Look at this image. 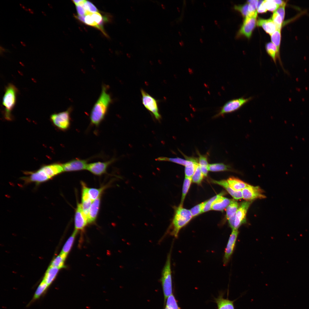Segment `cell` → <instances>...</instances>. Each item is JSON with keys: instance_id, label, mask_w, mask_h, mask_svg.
I'll use <instances>...</instances> for the list:
<instances>
[{"instance_id": "52", "label": "cell", "mask_w": 309, "mask_h": 309, "mask_svg": "<svg viewBox=\"0 0 309 309\" xmlns=\"http://www.w3.org/2000/svg\"><path fill=\"white\" fill-rule=\"evenodd\" d=\"M48 5L49 6L50 8H53L52 6V5L51 4L48 3Z\"/></svg>"}, {"instance_id": "44", "label": "cell", "mask_w": 309, "mask_h": 309, "mask_svg": "<svg viewBox=\"0 0 309 309\" xmlns=\"http://www.w3.org/2000/svg\"><path fill=\"white\" fill-rule=\"evenodd\" d=\"M164 309H180L179 306L177 303L176 302H173L170 303Z\"/></svg>"}, {"instance_id": "36", "label": "cell", "mask_w": 309, "mask_h": 309, "mask_svg": "<svg viewBox=\"0 0 309 309\" xmlns=\"http://www.w3.org/2000/svg\"><path fill=\"white\" fill-rule=\"evenodd\" d=\"M49 285L44 281H43L40 284L35 291L33 297L34 299L39 298L45 291Z\"/></svg>"}, {"instance_id": "20", "label": "cell", "mask_w": 309, "mask_h": 309, "mask_svg": "<svg viewBox=\"0 0 309 309\" xmlns=\"http://www.w3.org/2000/svg\"><path fill=\"white\" fill-rule=\"evenodd\" d=\"M257 25L261 27L268 33L271 35L277 29V27L272 19H260L257 22Z\"/></svg>"}, {"instance_id": "43", "label": "cell", "mask_w": 309, "mask_h": 309, "mask_svg": "<svg viewBox=\"0 0 309 309\" xmlns=\"http://www.w3.org/2000/svg\"><path fill=\"white\" fill-rule=\"evenodd\" d=\"M286 5H284L279 7L275 11L279 14L284 20L285 15V7Z\"/></svg>"}, {"instance_id": "3", "label": "cell", "mask_w": 309, "mask_h": 309, "mask_svg": "<svg viewBox=\"0 0 309 309\" xmlns=\"http://www.w3.org/2000/svg\"><path fill=\"white\" fill-rule=\"evenodd\" d=\"M193 217L190 210L179 205L175 212L171 227V234L175 237L178 236L180 230L187 224Z\"/></svg>"}, {"instance_id": "16", "label": "cell", "mask_w": 309, "mask_h": 309, "mask_svg": "<svg viewBox=\"0 0 309 309\" xmlns=\"http://www.w3.org/2000/svg\"><path fill=\"white\" fill-rule=\"evenodd\" d=\"M181 152L187 161L185 165V177L192 178L197 166L199 165L198 161L196 158L187 157Z\"/></svg>"}, {"instance_id": "5", "label": "cell", "mask_w": 309, "mask_h": 309, "mask_svg": "<svg viewBox=\"0 0 309 309\" xmlns=\"http://www.w3.org/2000/svg\"><path fill=\"white\" fill-rule=\"evenodd\" d=\"M171 251L168 254L167 260L162 272L160 281L164 294V302L167 298L172 294V284L171 269Z\"/></svg>"}, {"instance_id": "34", "label": "cell", "mask_w": 309, "mask_h": 309, "mask_svg": "<svg viewBox=\"0 0 309 309\" xmlns=\"http://www.w3.org/2000/svg\"><path fill=\"white\" fill-rule=\"evenodd\" d=\"M204 176L199 164L192 177V181L194 183L199 184L201 183Z\"/></svg>"}, {"instance_id": "27", "label": "cell", "mask_w": 309, "mask_h": 309, "mask_svg": "<svg viewBox=\"0 0 309 309\" xmlns=\"http://www.w3.org/2000/svg\"><path fill=\"white\" fill-rule=\"evenodd\" d=\"M78 231L75 230L71 236L69 237L64 244L61 253L67 255L72 246L75 237Z\"/></svg>"}, {"instance_id": "30", "label": "cell", "mask_w": 309, "mask_h": 309, "mask_svg": "<svg viewBox=\"0 0 309 309\" xmlns=\"http://www.w3.org/2000/svg\"><path fill=\"white\" fill-rule=\"evenodd\" d=\"M67 255L61 252L53 260L50 266L59 269L62 268L64 266V262Z\"/></svg>"}, {"instance_id": "45", "label": "cell", "mask_w": 309, "mask_h": 309, "mask_svg": "<svg viewBox=\"0 0 309 309\" xmlns=\"http://www.w3.org/2000/svg\"><path fill=\"white\" fill-rule=\"evenodd\" d=\"M76 5L77 12L78 15H86V11L82 6L78 5Z\"/></svg>"}, {"instance_id": "40", "label": "cell", "mask_w": 309, "mask_h": 309, "mask_svg": "<svg viewBox=\"0 0 309 309\" xmlns=\"http://www.w3.org/2000/svg\"><path fill=\"white\" fill-rule=\"evenodd\" d=\"M272 19L275 24L277 29H281L282 24L284 21L281 16L275 11L273 14Z\"/></svg>"}, {"instance_id": "14", "label": "cell", "mask_w": 309, "mask_h": 309, "mask_svg": "<svg viewBox=\"0 0 309 309\" xmlns=\"http://www.w3.org/2000/svg\"><path fill=\"white\" fill-rule=\"evenodd\" d=\"M114 159L105 162H98L88 164L86 170L96 175L105 173L108 167L115 161Z\"/></svg>"}, {"instance_id": "32", "label": "cell", "mask_w": 309, "mask_h": 309, "mask_svg": "<svg viewBox=\"0 0 309 309\" xmlns=\"http://www.w3.org/2000/svg\"><path fill=\"white\" fill-rule=\"evenodd\" d=\"M159 161H169L185 166L187 161L179 157L174 158H168L165 157H160L156 159Z\"/></svg>"}, {"instance_id": "1", "label": "cell", "mask_w": 309, "mask_h": 309, "mask_svg": "<svg viewBox=\"0 0 309 309\" xmlns=\"http://www.w3.org/2000/svg\"><path fill=\"white\" fill-rule=\"evenodd\" d=\"M108 86L102 85L101 92L91 111L90 119L91 124L98 126L104 119L112 102L110 95L108 92Z\"/></svg>"}, {"instance_id": "17", "label": "cell", "mask_w": 309, "mask_h": 309, "mask_svg": "<svg viewBox=\"0 0 309 309\" xmlns=\"http://www.w3.org/2000/svg\"><path fill=\"white\" fill-rule=\"evenodd\" d=\"M239 207L237 202L233 200L226 208V218L232 230L234 228L236 214Z\"/></svg>"}, {"instance_id": "31", "label": "cell", "mask_w": 309, "mask_h": 309, "mask_svg": "<svg viewBox=\"0 0 309 309\" xmlns=\"http://www.w3.org/2000/svg\"><path fill=\"white\" fill-rule=\"evenodd\" d=\"M192 181L191 177H185L183 185L181 203L180 205L183 206L186 196L189 189Z\"/></svg>"}, {"instance_id": "6", "label": "cell", "mask_w": 309, "mask_h": 309, "mask_svg": "<svg viewBox=\"0 0 309 309\" xmlns=\"http://www.w3.org/2000/svg\"><path fill=\"white\" fill-rule=\"evenodd\" d=\"M252 99L251 97L248 98L242 97L229 100L222 107L219 112L213 117L215 118L235 112L239 109Z\"/></svg>"}, {"instance_id": "49", "label": "cell", "mask_w": 309, "mask_h": 309, "mask_svg": "<svg viewBox=\"0 0 309 309\" xmlns=\"http://www.w3.org/2000/svg\"><path fill=\"white\" fill-rule=\"evenodd\" d=\"M75 17L79 21L83 23H84L85 15H77L75 16Z\"/></svg>"}, {"instance_id": "7", "label": "cell", "mask_w": 309, "mask_h": 309, "mask_svg": "<svg viewBox=\"0 0 309 309\" xmlns=\"http://www.w3.org/2000/svg\"><path fill=\"white\" fill-rule=\"evenodd\" d=\"M72 108L70 107L66 111L52 114L50 119L54 124L62 130H66L71 124V113Z\"/></svg>"}, {"instance_id": "47", "label": "cell", "mask_w": 309, "mask_h": 309, "mask_svg": "<svg viewBox=\"0 0 309 309\" xmlns=\"http://www.w3.org/2000/svg\"><path fill=\"white\" fill-rule=\"evenodd\" d=\"M258 0H252L247 1V3L249 4L252 7L254 10H256V8L257 6Z\"/></svg>"}, {"instance_id": "8", "label": "cell", "mask_w": 309, "mask_h": 309, "mask_svg": "<svg viewBox=\"0 0 309 309\" xmlns=\"http://www.w3.org/2000/svg\"><path fill=\"white\" fill-rule=\"evenodd\" d=\"M142 103L145 107L159 120L161 116L159 111L157 101L142 89L141 90Z\"/></svg>"}, {"instance_id": "4", "label": "cell", "mask_w": 309, "mask_h": 309, "mask_svg": "<svg viewBox=\"0 0 309 309\" xmlns=\"http://www.w3.org/2000/svg\"><path fill=\"white\" fill-rule=\"evenodd\" d=\"M18 92L17 88L12 84H9L5 88L2 104L5 108V118L8 120L12 119L11 112L16 104Z\"/></svg>"}, {"instance_id": "42", "label": "cell", "mask_w": 309, "mask_h": 309, "mask_svg": "<svg viewBox=\"0 0 309 309\" xmlns=\"http://www.w3.org/2000/svg\"><path fill=\"white\" fill-rule=\"evenodd\" d=\"M82 7L86 11L92 13L97 12L98 11L96 7L92 3L89 1H86Z\"/></svg>"}, {"instance_id": "12", "label": "cell", "mask_w": 309, "mask_h": 309, "mask_svg": "<svg viewBox=\"0 0 309 309\" xmlns=\"http://www.w3.org/2000/svg\"><path fill=\"white\" fill-rule=\"evenodd\" d=\"M238 234L237 229L232 230L225 251L223 259L224 266H226L228 264L233 254Z\"/></svg>"}, {"instance_id": "41", "label": "cell", "mask_w": 309, "mask_h": 309, "mask_svg": "<svg viewBox=\"0 0 309 309\" xmlns=\"http://www.w3.org/2000/svg\"><path fill=\"white\" fill-rule=\"evenodd\" d=\"M84 23L87 25L95 27L100 29L98 25L93 19L89 11H86Z\"/></svg>"}, {"instance_id": "46", "label": "cell", "mask_w": 309, "mask_h": 309, "mask_svg": "<svg viewBox=\"0 0 309 309\" xmlns=\"http://www.w3.org/2000/svg\"><path fill=\"white\" fill-rule=\"evenodd\" d=\"M263 2L256 9L257 13H265L267 11V10L265 7Z\"/></svg>"}, {"instance_id": "18", "label": "cell", "mask_w": 309, "mask_h": 309, "mask_svg": "<svg viewBox=\"0 0 309 309\" xmlns=\"http://www.w3.org/2000/svg\"><path fill=\"white\" fill-rule=\"evenodd\" d=\"M213 183L219 185L224 187L227 191L235 199H239L243 198L242 191H235L230 186L227 180L220 181L212 180Z\"/></svg>"}, {"instance_id": "23", "label": "cell", "mask_w": 309, "mask_h": 309, "mask_svg": "<svg viewBox=\"0 0 309 309\" xmlns=\"http://www.w3.org/2000/svg\"><path fill=\"white\" fill-rule=\"evenodd\" d=\"M217 309H234L233 301L223 298L219 296L215 299Z\"/></svg>"}, {"instance_id": "48", "label": "cell", "mask_w": 309, "mask_h": 309, "mask_svg": "<svg viewBox=\"0 0 309 309\" xmlns=\"http://www.w3.org/2000/svg\"><path fill=\"white\" fill-rule=\"evenodd\" d=\"M274 1L278 5L279 7L282 6L284 5H286V2L284 1L280 0H274Z\"/></svg>"}, {"instance_id": "25", "label": "cell", "mask_w": 309, "mask_h": 309, "mask_svg": "<svg viewBox=\"0 0 309 309\" xmlns=\"http://www.w3.org/2000/svg\"><path fill=\"white\" fill-rule=\"evenodd\" d=\"M208 170L212 172L234 171L230 166L222 163L209 164L208 166Z\"/></svg>"}, {"instance_id": "24", "label": "cell", "mask_w": 309, "mask_h": 309, "mask_svg": "<svg viewBox=\"0 0 309 309\" xmlns=\"http://www.w3.org/2000/svg\"><path fill=\"white\" fill-rule=\"evenodd\" d=\"M59 269L58 268L50 266L46 271L43 280L49 285H50L55 279Z\"/></svg>"}, {"instance_id": "10", "label": "cell", "mask_w": 309, "mask_h": 309, "mask_svg": "<svg viewBox=\"0 0 309 309\" xmlns=\"http://www.w3.org/2000/svg\"><path fill=\"white\" fill-rule=\"evenodd\" d=\"M251 201H243L239 206L236 214L233 229H238L242 224L246 223V215Z\"/></svg>"}, {"instance_id": "15", "label": "cell", "mask_w": 309, "mask_h": 309, "mask_svg": "<svg viewBox=\"0 0 309 309\" xmlns=\"http://www.w3.org/2000/svg\"><path fill=\"white\" fill-rule=\"evenodd\" d=\"M88 223L87 217L83 211L81 204L79 203L78 204L75 215V229L78 231L82 230Z\"/></svg>"}, {"instance_id": "38", "label": "cell", "mask_w": 309, "mask_h": 309, "mask_svg": "<svg viewBox=\"0 0 309 309\" xmlns=\"http://www.w3.org/2000/svg\"><path fill=\"white\" fill-rule=\"evenodd\" d=\"M263 4L267 10L271 12H275L279 6L274 1V0H264Z\"/></svg>"}, {"instance_id": "13", "label": "cell", "mask_w": 309, "mask_h": 309, "mask_svg": "<svg viewBox=\"0 0 309 309\" xmlns=\"http://www.w3.org/2000/svg\"><path fill=\"white\" fill-rule=\"evenodd\" d=\"M88 164L87 160L75 159L62 164V166L64 171L71 172L86 169Z\"/></svg>"}, {"instance_id": "50", "label": "cell", "mask_w": 309, "mask_h": 309, "mask_svg": "<svg viewBox=\"0 0 309 309\" xmlns=\"http://www.w3.org/2000/svg\"><path fill=\"white\" fill-rule=\"evenodd\" d=\"M28 10H29V12H30V13H31L32 14H33L34 13L33 11V10L32 9H29Z\"/></svg>"}, {"instance_id": "19", "label": "cell", "mask_w": 309, "mask_h": 309, "mask_svg": "<svg viewBox=\"0 0 309 309\" xmlns=\"http://www.w3.org/2000/svg\"><path fill=\"white\" fill-rule=\"evenodd\" d=\"M100 202V197L92 202L87 216L88 223H91L95 221L98 213Z\"/></svg>"}, {"instance_id": "28", "label": "cell", "mask_w": 309, "mask_h": 309, "mask_svg": "<svg viewBox=\"0 0 309 309\" xmlns=\"http://www.w3.org/2000/svg\"><path fill=\"white\" fill-rule=\"evenodd\" d=\"M266 48L268 54L276 63L277 57L279 58L276 47L272 43L270 42L266 44Z\"/></svg>"}, {"instance_id": "29", "label": "cell", "mask_w": 309, "mask_h": 309, "mask_svg": "<svg viewBox=\"0 0 309 309\" xmlns=\"http://www.w3.org/2000/svg\"><path fill=\"white\" fill-rule=\"evenodd\" d=\"M281 29H277L271 36L272 42L276 47L278 55L281 40Z\"/></svg>"}, {"instance_id": "37", "label": "cell", "mask_w": 309, "mask_h": 309, "mask_svg": "<svg viewBox=\"0 0 309 309\" xmlns=\"http://www.w3.org/2000/svg\"><path fill=\"white\" fill-rule=\"evenodd\" d=\"M234 8L235 10L239 11L245 18L253 13H251L249 12V3H247L243 5H235Z\"/></svg>"}, {"instance_id": "39", "label": "cell", "mask_w": 309, "mask_h": 309, "mask_svg": "<svg viewBox=\"0 0 309 309\" xmlns=\"http://www.w3.org/2000/svg\"><path fill=\"white\" fill-rule=\"evenodd\" d=\"M205 203V201L198 204L192 208L190 210L193 217L196 216L202 213V211Z\"/></svg>"}, {"instance_id": "51", "label": "cell", "mask_w": 309, "mask_h": 309, "mask_svg": "<svg viewBox=\"0 0 309 309\" xmlns=\"http://www.w3.org/2000/svg\"><path fill=\"white\" fill-rule=\"evenodd\" d=\"M21 44H22V45H23V46H26L24 42H22V41H21Z\"/></svg>"}, {"instance_id": "22", "label": "cell", "mask_w": 309, "mask_h": 309, "mask_svg": "<svg viewBox=\"0 0 309 309\" xmlns=\"http://www.w3.org/2000/svg\"><path fill=\"white\" fill-rule=\"evenodd\" d=\"M230 186L235 191H242L247 186L248 184L234 177H231L227 180Z\"/></svg>"}, {"instance_id": "33", "label": "cell", "mask_w": 309, "mask_h": 309, "mask_svg": "<svg viewBox=\"0 0 309 309\" xmlns=\"http://www.w3.org/2000/svg\"><path fill=\"white\" fill-rule=\"evenodd\" d=\"M105 188V187H103L98 189L88 187V192L90 197L92 201H94L100 197L101 193Z\"/></svg>"}, {"instance_id": "21", "label": "cell", "mask_w": 309, "mask_h": 309, "mask_svg": "<svg viewBox=\"0 0 309 309\" xmlns=\"http://www.w3.org/2000/svg\"><path fill=\"white\" fill-rule=\"evenodd\" d=\"M233 200L229 199L222 195L219 197L213 203L211 210L223 211L231 203Z\"/></svg>"}, {"instance_id": "9", "label": "cell", "mask_w": 309, "mask_h": 309, "mask_svg": "<svg viewBox=\"0 0 309 309\" xmlns=\"http://www.w3.org/2000/svg\"><path fill=\"white\" fill-rule=\"evenodd\" d=\"M257 11L245 18L239 34L248 38L251 36L252 32L257 24Z\"/></svg>"}, {"instance_id": "11", "label": "cell", "mask_w": 309, "mask_h": 309, "mask_svg": "<svg viewBox=\"0 0 309 309\" xmlns=\"http://www.w3.org/2000/svg\"><path fill=\"white\" fill-rule=\"evenodd\" d=\"M243 198L247 201L266 197L263 194V191L258 186H253L248 185L242 190Z\"/></svg>"}, {"instance_id": "2", "label": "cell", "mask_w": 309, "mask_h": 309, "mask_svg": "<svg viewBox=\"0 0 309 309\" xmlns=\"http://www.w3.org/2000/svg\"><path fill=\"white\" fill-rule=\"evenodd\" d=\"M63 172L61 164H54L43 166L37 171L29 173V175L23 178L27 183H34L37 184L48 181Z\"/></svg>"}, {"instance_id": "53", "label": "cell", "mask_w": 309, "mask_h": 309, "mask_svg": "<svg viewBox=\"0 0 309 309\" xmlns=\"http://www.w3.org/2000/svg\"><path fill=\"white\" fill-rule=\"evenodd\" d=\"M42 13L45 16L46 15V13H45V12H44V11H42Z\"/></svg>"}, {"instance_id": "26", "label": "cell", "mask_w": 309, "mask_h": 309, "mask_svg": "<svg viewBox=\"0 0 309 309\" xmlns=\"http://www.w3.org/2000/svg\"><path fill=\"white\" fill-rule=\"evenodd\" d=\"M198 163L201 171L204 176H207L208 173V164L207 157L206 155H201L198 152Z\"/></svg>"}, {"instance_id": "35", "label": "cell", "mask_w": 309, "mask_h": 309, "mask_svg": "<svg viewBox=\"0 0 309 309\" xmlns=\"http://www.w3.org/2000/svg\"><path fill=\"white\" fill-rule=\"evenodd\" d=\"M224 193V192H222L213 197L209 200L205 201L202 213L207 212L211 210L212 206L214 202L220 196L223 195Z\"/></svg>"}]
</instances>
